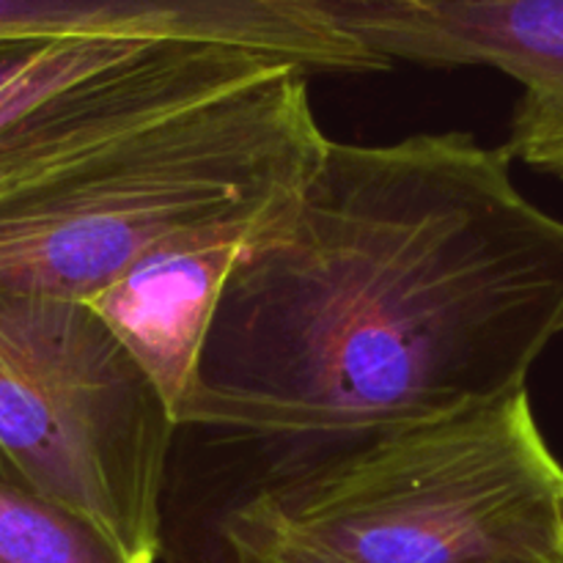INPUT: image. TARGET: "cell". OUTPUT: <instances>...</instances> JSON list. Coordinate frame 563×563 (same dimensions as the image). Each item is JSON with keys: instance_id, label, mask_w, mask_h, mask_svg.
<instances>
[{"instance_id": "obj_1", "label": "cell", "mask_w": 563, "mask_h": 563, "mask_svg": "<svg viewBox=\"0 0 563 563\" xmlns=\"http://www.w3.org/2000/svg\"><path fill=\"white\" fill-rule=\"evenodd\" d=\"M471 132L328 137L240 253L176 423L295 449L273 473L528 388L563 333V220Z\"/></svg>"}, {"instance_id": "obj_2", "label": "cell", "mask_w": 563, "mask_h": 563, "mask_svg": "<svg viewBox=\"0 0 563 563\" xmlns=\"http://www.w3.org/2000/svg\"><path fill=\"white\" fill-rule=\"evenodd\" d=\"M220 537L234 563H520L563 544V465L526 388L269 473Z\"/></svg>"}, {"instance_id": "obj_3", "label": "cell", "mask_w": 563, "mask_h": 563, "mask_svg": "<svg viewBox=\"0 0 563 563\" xmlns=\"http://www.w3.org/2000/svg\"><path fill=\"white\" fill-rule=\"evenodd\" d=\"M284 64L0 201V295L93 302L168 240L300 190L328 135Z\"/></svg>"}, {"instance_id": "obj_4", "label": "cell", "mask_w": 563, "mask_h": 563, "mask_svg": "<svg viewBox=\"0 0 563 563\" xmlns=\"http://www.w3.org/2000/svg\"><path fill=\"white\" fill-rule=\"evenodd\" d=\"M168 399L88 302L0 295V478L154 563L174 434Z\"/></svg>"}, {"instance_id": "obj_5", "label": "cell", "mask_w": 563, "mask_h": 563, "mask_svg": "<svg viewBox=\"0 0 563 563\" xmlns=\"http://www.w3.org/2000/svg\"><path fill=\"white\" fill-rule=\"evenodd\" d=\"M284 64L289 60L225 44L141 42L0 124V201L47 185L121 137Z\"/></svg>"}, {"instance_id": "obj_6", "label": "cell", "mask_w": 563, "mask_h": 563, "mask_svg": "<svg viewBox=\"0 0 563 563\" xmlns=\"http://www.w3.org/2000/svg\"><path fill=\"white\" fill-rule=\"evenodd\" d=\"M344 31L388 60L487 66L522 86L511 159L563 179V0H324Z\"/></svg>"}, {"instance_id": "obj_7", "label": "cell", "mask_w": 563, "mask_h": 563, "mask_svg": "<svg viewBox=\"0 0 563 563\" xmlns=\"http://www.w3.org/2000/svg\"><path fill=\"white\" fill-rule=\"evenodd\" d=\"M121 38L253 49L308 75H374L383 60L322 0H0V42Z\"/></svg>"}, {"instance_id": "obj_8", "label": "cell", "mask_w": 563, "mask_h": 563, "mask_svg": "<svg viewBox=\"0 0 563 563\" xmlns=\"http://www.w3.org/2000/svg\"><path fill=\"white\" fill-rule=\"evenodd\" d=\"M289 201L174 236L88 302L152 374L174 418L190 388L203 333L231 267Z\"/></svg>"}, {"instance_id": "obj_9", "label": "cell", "mask_w": 563, "mask_h": 563, "mask_svg": "<svg viewBox=\"0 0 563 563\" xmlns=\"http://www.w3.org/2000/svg\"><path fill=\"white\" fill-rule=\"evenodd\" d=\"M0 563H137L82 517L0 478Z\"/></svg>"}, {"instance_id": "obj_10", "label": "cell", "mask_w": 563, "mask_h": 563, "mask_svg": "<svg viewBox=\"0 0 563 563\" xmlns=\"http://www.w3.org/2000/svg\"><path fill=\"white\" fill-rule=\"evenodd\" d=\"M137 44L121 38L0 42V124L58 88L113 64Z\"/></svg>"}, {"instance_id": "obj_11", "label": "cell", "mask_w": 563, "mask_h": 563, "mask_svg": "<svg viewBox=\"0 0 563 563\" xmlns=\"http://www.w3.org/2000/svg\"><path fill=\"white\" fill-rule=\"evenodd\" d=\"M242 563H289V561L251 559V561H242ZM520 563H563V544H559L555 550H550V553H542V555H537V559H528V561H520Z\"/></svg>"}]
</instances>
